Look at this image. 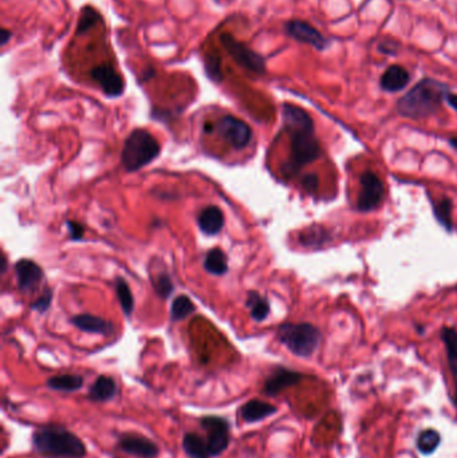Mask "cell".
<instances>
[{"label": "cell", "instance_id": "cell-1", "mask_svg": "<svg viewBox=\"0 0 457 458\" xmlns=\"http://www.w3.org/2000/svg\"><path fill=\"white\" fill-rule=\"evenodd\" d=\"M283 122L291 139L290 159L286 162L283 172L287 176H294L304 165L315 161L322 150L314 135V122L307 111L286 104L283 106Z\"/></svg>", "mask_w": 457, "mask_h": 458}, {"label": "cell", "instance_id": "cell-2", "mask_svg": "<svg viewBox=\"0 0 457 458\" xmlns=\"http://www.w3.org/2000/svg\"><path fill=\"white\" fill-rule=\"evenodd\" d=\"M35 450L50 458H83L86 446L74 433L58 425H45L32 434Z\"/></svg>", "mask_w": 457, "mask_h": 458}, {"label": "cell", "instance_id": "cell-3", "mask_svg": "<svg viewBox=\"0 0 457 458\" xmlns=\"http://www.w3.org/2000/svg\"><path fill=\"white\" fill-rule=\"evenodd\" d=\"M447 86L441 82L424 80L419 82L399 101V113L406 118H424L433 114L447 97Z\"/></svg>", "mask_w": 457, "mask_h": 458}, {"label": "cell", "instance_id": "cell-4", "mask_svg": "<svg viewBox=\"0 0 457 458\" xmlns=\"http://www.w3.org/2000/svg\"><path fill=\"white\" fill-rule=\"evenodd\" d=\"M160 154V144L144 129L133 130L122 149V165L128 172H137L155 161Z\"/></svg>", "mask_w": 457, "mask_h": 458}, {"label": "cell", "instance_id": "cell-5", "mask_svg": "<svg viewBox=\"0 0 457 458\" xmlns=\"http://www.w3.org/2000/svg\"><path fill=\"white\" fill-rule=\"evenodd\" d=\"M278 339L296 356H311L321 343V332L310 323H285L278 328Z\"/></svg>", "mask_w": 457, "mask_h": 458}, {"label": "cell", "instance_id": "cell-6", "mask_svg": "<svg viewBox=\"0 0 457 458\" xmlns=\"http://www.w3.org/2000/svg\"><path fill=\"white\" fill-rule=\"evenodd\" d=\"M220 43L228 55L243 69L254 73V74H265L266 73V59L254 50H251L247 45L238 41L231 34H221Z\"/></svg>", "mask_w": 457, "mask_h": 458}, {"label": "cell", "instance_id": "cell-7", "mask_svg": "<svg viewBox=\"0 0 457 458\" xmlns=\"http://www.w3.org/2000/svg\"><path fill=\"white\" fill-rule=\"evenodd\" d=\"M201 428L207 433V445L211 453V457H217L230 445L231 433H230V422L217 415H205L200 421Z\"/></svg>", "mask_w": 457, "mask_h": 458}, {"label": "cell", "instance_id": "cell-8", "mask_svg": "<svg viewBox=\"0 0 457 458\" xmlns=\"http://www.w3.org/2000/svg\"><path fill=\"white\" fill-rule=\"evenodd\" d=\"M216 132L228 145L236 150L248 146L252 139L251 128L234 115H224L216 124Z\"/></svg>", "mask_w": 457, "mask_h": 458}, {"label": "cell", "instance_id": "cell-9", "mask_svg": "<svg viewBox=\"0 0 457 458\" xmlns=\"http://www.w3.org/2000/svg\"><path fill=\"white\" fill-rule=\"evenodd\" d=\"M359 183H361V192L358 194L357 207L361 212H370L376 209L383 198L385 194L383 184L378 179L376 173L369 170L362 173Z\"/></svg>", "mask_w": 457, "mask_h": 458}, {"label": "cell", "instance_id": "cell-10", "mask_svg": "<svg viewBox=\"0 0 457 458\" xmlns=\"http://www.w3.org/2000/svg\"><path fill=\"white\" fill-rule=\"evenodd\" d=\"M117 446L124 453L138 458H156L160 452L159 446L152 439L135 433L121 434Z\"/></svg>", "mask_w": 457, "mask_h": 458}, {"label": "cell", "instance_id": "cell-11", "mask_svg": "<svg viewBox=\"0 0 457 458\" xmlns=\"http://www.w3.org/2000/svg\"><path fill=\"white\" fill-rule=\"evenodd\" d=\"M90 76L100 84V87L102 89L107 97L117 98L124 94L125 82L120 76V73H117V70L111 65L104 63V65L96 66L90 71Z\"/></svg>", "mask_w": 457, "mask_h": 458}, {"label": "cell", "instance_id": "cell-12", "mask_svg": "<svg viewBox=\"0 0 457 458\" xmlns=\"http://www.w3.org/2000/svg\"><path fill=\"white\" fill-rule=\"evenodd\" d=\"M15 275L19 290L23 294L34 293L42 282L43 271L32 260L22 259L15 264Z\"/></svg>", "mask_w": 457, "mask_h": 458}, {"label": "cell", "instance_id": "cell-13", "mask_svg": "<svg viewBox=\"0 0 457 458\" xmlns=\"http://www.w3.org/2000/svg\"><path fill=\"white\" fill-rule=\"evenodd\" d=\"M285 28L286 32L298 42L311 45L318 50H324L327 47V41L323 38L322 34L306 22L290 21L286 23Z\"/></svg>", "mask_w": 457, "mask_h": 458}, {"label": "cell", "instance_id": "cell-14", "mask_svg": "<svg viewBox=\"0 0 457 458\" xmlns=\"http://www.w3.org/2000/svg\"><path fill=\"white\" fill-rule=\"evenodd\" d=\"M302 379L303 376L300 373L279 367L266 379L263 393L269 397H276L279 393L299 383Z\"/></svg>", "mask_w": 457, "mask_h": 458}, {"label": "cell", "instance_id": "cell-15", "mask_svg": "<svg viewBox=\"0 0 457 458\" xmlns=\"http://www.w3.org/2000/svg\"><path fill=\"white\" fill-rule=\"evenodd\" d=\"M278 409L274 404L260 401V400H251L243 404L241 407V415L247 424H255L269 418V415L275 414Z\"/></svg>", "mask_w": 457, "mask_h": 458}, {"label": "cell", "instance_id": "cell-16", "mask_svg": "<svg viewBox=\"0 0 457 458\" xmlns=\"http://www.w3.org/2000/svg\"><path fill=\"white\" fill-rule=\"evenodd\" d=\"M117 383L113 378L100 376L89 387L87 398L93 402H107L115 397Z\"/></svg>", "mask_w": 457, "mask_h": 458}, {"label": "cell", "instance_id": "cell-17", "mask_svg": "<svg viewBox=\"0 0 457 458\" xmlns=\"http://www.w3.org/2000/svg\"><path fill=\"white\" fill-rule=\"evenodd\" d=\"M197 224L203 233L208 236H214L221 231L224 225V215L220 208L211 205L201 211V214L197 218Z\"/></svg>", "mask_w": 457, "mask_h": 458}, {"label": "cell", "instance_id": "cell-18", "mask_svg": "<svg viewBox=\"0 0 457 458\" xmlns=\"http://www.w3.org/2000/svg\"><path fill=\"white\" fill-rule=\"evenodd\" d=\"M410 81L409 73L401 66H390L381 78V87L386 91H400Z\"/></svg>", "mask_w": 457, "mask_h": 458}, {"label": "cell", "instance_id": "cell-19", "mask_svg": "<svg viewBox=\"0 0 457 458\" xmlns=\"http://www.w3.org/2000/svg\"><path fill=\"white\" fill-rule=\"evenodd\" d=\"M71 322L77 328H80L81 331H85V332H89V334L108 335L110 330H111V325L105 319L94 317V315H89V314L78 315Z\"/></svg>", "mask_w": 457, "mask_h": 458}, {"label": "cell", "instance_id": "cell-20", "mask_svg": "<svg viewBox=\"0 0 457 458\" xmlns=\"http://www.w3.org/2000/svg\"><path fill=\"white\" fill-rule=\"evenodd\" d=\"M183 449L190 458H211L207 441L197 433H187L184 435Z\"/></svg>", "mask_w": 457, "mask_h": 458}, {"label": "cell", "instance_id": "cell-21", "mask_svg": "<svg viewBox=\"0 0 457 458\" xmlns=\"http://www.w3.org/2000/svg\"><path fill=\"white\" fill-rule=\"evenodd\" d=\"M83 386V378L77 374H62V376H55L47 380V387L55 390V391H62V393H73L80 390Z\"/></svg>", "mask_w": 457, "mask_h": 458}, {"label": "cell", "instance_id": "cell-22", "mask_svg": "<svg viewBox=\"0 0 457 458\" xmlns=\"http://www.w3.org/2000/svg\"><path fill=\"white\" fill-rule=\"evenodd\" d=\"M247 307L249 308L251 318L255 322H263L269 312V303L266 297H262L258 293H249L247 301Z\"/></svg>", "mask_w": 457, "mask_h": 458}, {"label": "cell", "instance_id": "cell-23", "mask_svg": "<svg viewBox=\"0 0 457 458\" xmlns=\"http://www.w3.org/2000/svg\"><path fill=\"white\" fill-rule=\"evenodd\" d=\"M204 268L207 272L216 275V276H221L228 271V264H227V256L224 255V252L219 248H214L211 249L207 256H205V262H204Z\"/></svg>", "mask_w": 457, "mask_h": 458}, {"label": "cell", "instance_id": "cell-24", "mask_svg": "<svg viewBox=\"0 0 457 458\" xmlns=\"http://www.w3.org/2000/svg\"><path fill=\"white\" fill-rule=\"evenodd\" d=\"M441 444V435L437 431L427 429L423 431L417 437V449L423 455H432Z\"/></svg>", "mask_w": 457, "mask_h": 458}, {"label": "cell", "instance_id": "cell-25", "mask_svg": "<svg viewBox=\"0 0 457 458\" xmlns=\"http://www.w3.org/2000/svg\"><path fill=\"white\" fill-rule=\"evenodd\" d=\"M115 293H117V297L120 300V304L125 312L126 317H131L135 308V297L132 295V291L129 288V286L126 284V282L121 277H118L115 280Z\"/></svg>", "mask_w": 457, "mask_h": 458}, {"label": "cell", "instance_id": "cell-26", "mask_svg": "<svg viewBox=\"0 0 457 458\" xmlns=\"http://www.w3.org/2000/svg\"><path fill=\"white\" fill-rule=\"evenodd\" d=\"M193 311H194V306L192 300L186 295H181V297H176L172 303L170 318L173 322H179V321L188 318Z\"/></svg>", "mask_w": 457, "mask_h": 458}, {"label": "cell", "instance_id": "cell-27", "mask_svg": "<svg viewBox=\"0 0 457 458\" xmlns=\"http://www.w3.org/2000/svg\"><path fill=\"white\" fill-rule=\"evenodd\" d=\"M451 212H452V201L449 198H443L440 203L434 205V209H433V214L436 216L437 221L449 232L454 228Z\"/></svg>", "mask_w": 457, "mask_h": 458}, {"label": "cell", "instance_id": "cell-28", "mask_svg": "<svg viewBox=\"0 0 457 458\" xmlns=\"http://www.w3.org/2000/svg\"><path fill=\"white\" fill-rule=\"evenodd\" d=\"M204 69L207 73V77L214 82L223 81V74H221V58L219 53L216 51H210L204 58Z\"/></svg>", "mask_w": 457, "mask_h": 458}, {"label": "cell", "instance_id": "cell-29", "mask_svg": "<svg viewBox=\"0 0 457 458\" xmlns=\"http://www.w3.org/2000/svg\"><path fill=\"white\" fill-rule=\"evenodd\" d=\"M100 21H101V15L96 8H93L91 5L83 7L82 8L81 19H80L78 26H77V35L86 34L90 28L94 27Z\"/></svg>", "mask_w": 457, "mask_h": 458}, {"label": "cell", "instance_id": "cell-30", "mask_svg": "<svg viewBox=\"0 0 457 458\" xmlns=\"http://www.w3.org/2000/svg\"><path fill=\"white\" fill-rule=\"evenodd\" d=\"M441 339L445 345L448 362L455 363L457 362V331L451 327H444L441 330Z\"/></svg>", "mask_w": 457, "mask_h": 458}, {"label": "cell", "instance_id": "cell-31", "mask_svg": "<svg viewBox=\"0 0 457 458\" xmlns=\"http://www.w3.org/2000/svg\"><path fill=\"white\" fill-rule=\"evenodd\" d=\"M153 284H155V288H156L157 294L161 297H169V295L172 294V291H173L172 280H170V277H169L168 275H165V273L161 275Z\"/></svg>", "mask_w": 457, "mask_h": 458}, {"label": "cell", "instance_id": "cell-32", "mask_svg": "<svg viewBox=\"0 0 457 458\" xmlns=\"http://www.w3.org/2000/svg\"><path fill=\"white\" fill-rule=\"evenodd\" d=\"M52 300H53V294H52L50 290H47L46 294H43V295L39 297L36 301H34V303L31 304V308H32L34 311H38V312L43 314L45 311L49 310V307H50V304H52Z\"/></svg>", "mask_w": 457, "mask_h": 458}, {"label": "cell", "instance_id": "cell-33", "mask_svg": "<svg viewBox=\"0 0 457 458\" xmlns=\"http://www.w3.org/2000/svg\"><path fill=\"white\" fill-rule=\"evenodd\" d=\"M302 184L304 189L310 193H314L317 189H318V177L315 174H307L303 180H302Z\"/></svg>", "mask_w": 457, "mask_h": 458}, {"label": "cell", "instance_id": "cell-34", "mask_svg": "<svg viewBox=\"0 0 457 458\" xmlns=\"http://www.w3.org/2000/svg\"><path fill=\"white\" fill-rule=\"evenodd\" d=\"M67 227H69V231H70V235H71L73 240H80L83 236V228L78 222L67 221Z\"/></svg>", "mask_w": 457, "mask_h": 458}, {"label": "cell", "instance_id": "cell-35", "mask_svg": "<svg viewBox=\"0 0 457 458\" xmlns=\"http://www.w3.org/2000/svg\"><path fill=\"white\" fill-rule=\"evenodd\" d=\"M11 35H12V32L10 30H7V28L0 30V43H1V46H4L10 41Z\"/></svg>", "mask_w": 457, "mask_h": 458}, {"label": "cell", "instance_id": "cell-36", "mask_svg": "<svg viewBox=\"0 0 457 458\" xmlns=\"http://www.w3.org/2000/svg\"><path fill=\"white\" fill-rule=\"evenodd\" d=\"M445 100H447V102L449 104V106L451 108H455L457 111V95L456 94H451V93H448L447 94V97H445Z\"/></svg>", "mask_w": 457, "mask_h": 458}, {"label": "cell", "instance_id": "cell-37", "mask_svg": "<svg viewBox=\"0 0 457 458\" xmlns=\"http://www.w3.org/2000/svg\"><path fill=\"white\" fill-rule=\"evenodd\" d=\"M449 367H451V371H452V374H454V377H455V380H456L457 383V362H455V363H449Z\"/></svg>", "mask_w": 457, "mask_h": 458}, {"label": "cell", "instance_id": "cell-38", "mask_svg": "<svg viewBox=\"0 0 457 458\" xmlns=\"http://www.w3.org/2000/svg\"><path fill=\"white\" fill-rule=\"evenodd\" d=\"M449 142H451V145H452L455 149H457V137L456 138H451Z\"/></svg>", "mask_w": 457, "mask_h": 458}, {"label": "cell", "instance_id": "cell-39", "mask_svg": "<svg viewBox=\"0 0 457 458\" xmlns=\"http://www.w3.org/2000/svg\"><path fill=\"white\" fill-rule=\"evenodd\" d=\"M454 402H455V406L457 407V383H456V389H455V398H454Z\"/></svg>", "mask_w": 457, "mask_h": 458}]
</instances>
